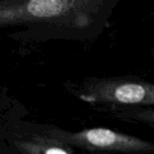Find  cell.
<instances>
[{
    "mask_svg": "<svg viewBox=\"0 0 154 154\" xmlns=\"http://www.w3.org/2000/svg\"><path fill=\"white\" fill-rule=\"evenodd\" d=\"M86 140L97 147H109L118 140L116 134L108 129H92L85 134Z\"/></svg>",
    "mask_w": 154,
    "mask_h": 154,
    "instance_id": "obj_3",
    "label": "cell"
},
{
    "mask_svg": "<svg viewBox=\"0 0 154 154\" xmlns=\"http://www.w3.org/2000/svg\"><path fill=\"white\" fill-rule=\"evenodd\" d=\"M68 2L60 0H33L28 3V12L37 17H50L65 10Z\"/></svg>",
    "mask_w": 154,
    "mask_h": 154,
    "instance_id": "obj_1",
    "label": "cell"
},
{
    "mask_svg": "<svg viewBox=\"0 0 154 154\" xmlns=\"http://www.w3.org/2000/svg\"><path fill=\"white\" fill-rule=\"evenodd\" d=\"M45 154H68L64 150H61L60 148H50L48 149Z\"/></svg>",
    "mask_w": 154,
    "mask_h": 154,
    "instance_id": "obj_4",
    "label": "cell"
},
{
    "mask_svg": "<svg viewBox=\"0 0 154 154\" xmlns=\"http://www.w3.org/2000/svg\"><path fill=\"white\" fill-rule=\"evenodd\" d=\"M146 90L139 84H125L117 88L115 91L116 98L125 104H134L143 101L145 97Z\"/></svg>",
    "mask_w": 154,
    "mask_h": 154,
    "instance_id": "obj_2",
    "label": "cell"
}]
</instances>
